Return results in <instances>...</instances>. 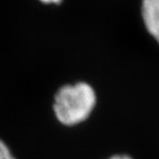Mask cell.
Instances as JSON below:
<instances>
[{
  "label": "cell",
  "mask_w": 159,
  "mask_h": 159,
  "mask_svg": "<svg viewBox=\"0 0 159 159\" xmlns=\"http://www.w3.org/2000/svg\"><path fill=\"white\" fill-rule=\"evenodd\" d=\"M97 102L94 88L86 82L62 86L56 92L53 112L62 125L75 126L91 116Z\"/></svg>",
  "instance_id": "cell-1"
},
{
  "label": "cell",
  "mask_w": 159,
  "mask_h": 159,
  "mask_svg": "<svg viewBox=\"0 0 159 159\" xmlns=\"http://www.w3.org/2000/svg\"><path fill=\"white\" fill-rule=\"evenodd\" d=\"M141 14L146 30L159 44V0H142Z\"/></svg>",
  "instance_id": "cell-2"
},
{
  "label": "cell",
  "mask_w": 159,
  "mask_h": 159,
  "mask_svg": "<svg viewBox=\"0 0 159 159\" xmlns=\"http://www.w3.org/2000/svg\"><path fill=\"white\" fill-rule=\"evenodd\" d=\"M0 159H18L7 144L1 139H0Z\"/></svg>",
  "instance_id": "cell-3"
},
{
  "label": "cell",
  "mask_w": 159,
  "mask_h": 159,
  "mask_svg": "<svg viewBox=\"0 0 159 159\" xmlns=\"http://www.w3.org/2000/svg\"><path fill=\"white\" fill-rule=\"evenodd\" d=\"M107 159H133V158L126 154H115V155H113V156L109 157Z\"/></svg>",
  "instance_id": "cell-4"
},
{
  "label": "cell",
  "mask_w": 159,
  "mask_h": 159,
  "mask_svg": "<svg viewBox=\"0 0 159 159\" xmlns=\"http://www.w3.org/2000/svg\"><path fill=\"white\" fill-rule=\"evenodd\" d=\"M39 1L44 3V4H59L63 0H39Z\"/></svg>",
  "instance_id": "cell-5"
}]
</instances>
